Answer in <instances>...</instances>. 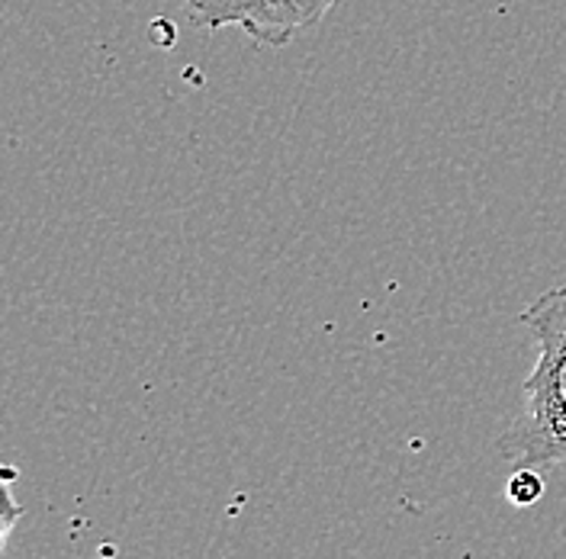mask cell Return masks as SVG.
I'll list each match as a JSON object with an SVG mask.
<instances>
[{"label": "cell", "instance_id": "obj_1", "mask_svg": "<svg viewBox=\"0 0 566 559\" xmlns=\"http://www.w3.org/2000/svg\"><path fill=\"white\" fill-rule=\"evenodd\" d=\"M518 321L534 331L537 360L522 386L525 409L499 437V454L547 473L566 463V286L541 293Z\"/></svg>", "mask_w": 566, "mask_h": 559}, {"label": "cell", "instance_id": "obj_2", "mask_svg": "<svg viewBox=\"0 0 566 559\" xmlns=\"http://www.w3.org/2000/svg\"><path fill=\"white\" fill-rule=\"evenodd\" d=\"M207 30H242L268 49H283L328 13L322 0H184Z\"/></svg>", "mask_w": 566, "mask_h": 559}, {"label": "cell", "instance_id": "obj_3", "mask_svg": "<svg viewBox=\"0 0 566 559\" xmlns=\"http://www.w3.org/2000/svg\"><path fill=\"white\" fill-rule=\"evenodd\" d=\"M505 495H509V502H512L515 508H531V505H537L541 495H544V476H541V470L515 466V473H512V479H509V486H505Z\"/></svg>", "mask_w": 566, "mask_h": 559}, {"label": "cell", "instance_id": "obj_4", "mask_svg": "<svg viewBox=\"0 0 566 559\" xmlns=\"http://www.w3.org/2000/svg\"><path fill=\"white\" fill-rule=\"evenodd\" d=\"M17 479V470L13 466H7L3 470V518H0V525H3V537L13 530V525H17V518H23L27 511L13 502V492H10V483Z\"/></svg>", "mask_w": 566, "mask_h": 559}, {"label": "cell", "instance_id": "obj_5", "mask_svg": "<svg viewBox=\"0 0 566 559\" xmlns=\"http://www.w3.org/2000/svg\"><path fill=\"white\" fill-rule=\"evenodd\" d=\"M335 3H338V0H322V7H325V10H332Z\"/></svg>", "mask_w": 566, "mask_h": 559}]
</instances>
